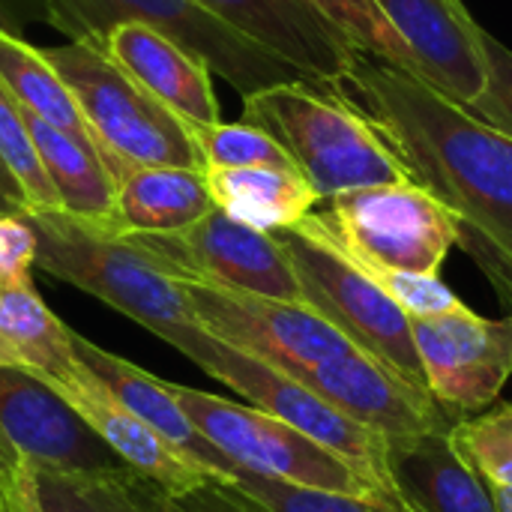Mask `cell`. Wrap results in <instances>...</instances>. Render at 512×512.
<instances>
[{
	"label": "cell",
	"instance_id": "obj_1",
	"mask_svg": "<svg viewBox=\"0 0 512 512\" xmlns=\"http://www.w3.org/2000/svg\"><path fill=\"white\" fill-rule=\"evenodd\" d=\"M327 87L396 150L414 183L456 222L462 246L512 315V138L495 132L423 78L366 51Z\"/></svg>",
	"mask_w": 512,
	"mask_h": 512
},
{
	"label": "cell",
	"instance_id": "obj_2",
	"mask_svg": "<svg viewBox=\"0 0 512 512\" xmlns=\"http://www.w3.org/2000/svg\"><path fill=\"white\" fill-rule=\"evenodd\" d=\"M36 231V267L132 318L183 357H195L207 330L195 321L183 282L132 237L63 210L27 213Z\"/></svg>",
	"mask_w": 512,
	"mask_h": 512
},
{
	"label": "cell",
	"instance_id": "obj_3",
	"mask_svg": "<svg viewBox=\"0 0 512 512\" xmlns=\"http://www.w3.org/2000/svg\"><path fill=\"white\" fill-rule=\"evenodd\" d=\"M243 120L270 132L321 201L387 183H414L387 138L342 96L285 81L243 96Z\"/></svg>",
	"mask_w": 512,
	"mask_h": 512
},
{
	"label": "cell",
	"instance_id": "obj_4",
	"mask_svg": "<svg viewBox=\"0 0 512 512\" xmlns=\"http://www.w3.org/2000/svg\"><path fill=\"white\" fill-rule=\"evenodd\" d=\"M42 51L72 90L90 138L117 180L150 165L204 168L192 126L150 96L105 48L66 42Z\"/></svg>",
	"mask_w": 512,
	"mask_h": 512
},
{
	"label": "cell",
	"instance_id": "obj_5",
	"mask_svg": "<svg viewBox=\"0 0 512 512\" xmlns=\"http://www.w3.org/2000/svg\"><path fill=\"white\" fill-rule=\"evenodd\" d=\"M273 234L291 258L303 303L327 318L363 354L378 360L411 393L435 402L426 387L411 318L327 237L315 210L297 225Z\"/></svg>",
	"mask_w": 512,
	"mask_h": 512
},
{
	"label": "cell",
	"instance_id": "obj_6",
	"mask_svg": "<svg viewBox=\"0 0 512 512\" xmlns=\"http://www.w3.org/2000/svg\"><path fill=\"white\" fill-rule=\"evenodd\" d=\"M42 18L69 42L105 45L114 24L138 21L162 30L240 96L285 81H306L279 54L225 24L198 0H42Z\"/></svg>",
	"mask_w": 512,
	"mask_h": 512
},
{
	"label": "cell",
	"instance_id": "obj_7",
	"mask_svg": "<svg viewBox=\"0 0 512 512\" xmlns=\"http://www.w3.org/2000/svg\"><path fill=\"white\" fill-rule=\"evenodd\" d=\"M171 393L189 423L219 450L225 453L240 471H252L261 477L285 480L294 486L342 492L375 498L390 507H402L396 495L384 486L369 480L351 462L339 459L300 429L288 426L285 420L255 408L237 405L213 393H201L183 384H171Z\"/></svg>",
	"mask_w": 512,
	"mask_h": 512
},
{
	"label": "cell",
	"instance_id": "obj_8",
	"mask_svg": "<svg viewBox=\"0 0 512 512\" xmlns=\"http://www.w3.org/2000/svg\"><path fill=\"white\" fill-rule=\"evenodd\" d=\"M327 237L357 264L438 276L456 246L450 210L420 183H387L327 198L315 213Z\"/></svg>",
	"mask_w": 512,
	"mask_h": 512
},
{
	"label": "cell",
	"instance_id": "obj_9",
	"mask_svg": "<svg viewBox=\"0 0 512 512\" xmlns=\"http://www.w3.org/2000/svg\"><path fill=\"white\" fill-rule=\"evenodd\" d=\"M192 363L201 366L210 378L222 381L228 390L246 396L249 405L300 429L303 435H309L312 441H318L339 459L351 462L369 480L384 486L390 495H396V489L390 483V468H387V438L378 435L375 429L345 417L342 411H336L330 402L315 396L306 384H300L288 372H282V369L210 336V333L204 336Z\"/></svg>",
	"mask_w": 512,
	"mask_h": 512
},
{
	"label": "cell",
	"instance_id": "obj_10",
	"mask_svg": "<svg viewBox=\"0 0 512 512\" xmlns=\"http://www.w3.org/2000/svg\"><path fill=\"white\" fill-rule=\"evenodd\" d=\"M126 237H132L174 279L303 303L297 273L279 237L237 222L216 204L180 231Z\"/></svg>",
	"mask_w": 512,
	"mask_h": 512
},
{
	"label": "cell",
	"instance_id": "obj_11",
	"mask_svg": "<svg viewBox=\"0 0 512 512\" xmlns=\"http://www.w3.org/2000/svg\"><path fill=\"white\" fill-rule=\"evenodd\" d=\"M195 321L216 339L288 372L300 375L327 360L357 351L327 318L306 303H288L180 279Z\"/></svg>",
	"mask_w": 512,
	"mask_h": 512
},
{
	"label": "cell",
	"instance_id": "obj_12",
	"mask_svg": "<svg viewBox=\"0 0 512 512\" xmlns=\"http://www.w3.org/2000/svg\"><path fill=\"white\" fill-rule=\"evenodd\" d=\"M411 330L426 387L447 417L480 414L498 402L512 378V315L483 318L462 306L411 318Z\"/></svg>",
	"mask_w": 512,
	"mask_h": 512
},
{
	"label": "cell",
	"instance_id": "obj_13",
	"mask_svg": "<svg viewBox=\"0 0 512 512\" xmlns=\"http://www.w3.org/2000/svg\"><path fill=\"white\" fill-rule=\"evenodd\" d=\"M0 432L39 468L132 474L99 432L39 375L0 366Z\"/></svg>",
	"mask_w": 512,
	"mask_h": 512
},
{
	"label": "cell",
	"instance_id": "obj_14",
	"mask_svg": "<svg viewBox=\"0 0 512 512\" xmlns=\"http://www.w3.org/2000/svg\"><path fill=\"white\" fill-rule=\"evenodd\" d=\"M420 63V78L468 105L486 87L483 27L462 0H375Z\"/></svg>",
	"mask_w": 512,
	"mask_h": 512
},
{
	"label": "cell",
	"instance_id": "obj_15",
	"mask_svg": "<svg viewBox=\"0 0 512 512\" xmlns=\"http://www.w3.org/2000/svg\"><path fill=\"white\" fill-rule=\"evenodd\" d=\"M234 30L288 60L309 84L342 78L357 54L354 42L333 27L309 0H198Z\"/></svg>",
	"mask_w": 512,
	"mask_h": 512
},
{
	"label": "cell",
	"instance_id": "obj_16",
	"mask_svg": "<svg viewBox=\"0 0 512 512\" xmlns=\"http://www.w3.org/2000/svg\"><path fill=\"white\" fill-rule=\"evenodd\" d=\"M48 384L99 432V438L126 462L132 474L153 483L168 498H180L210 477L201 468H195L189 459H183L144 420L126 411L78 357H75V366L63 378L48 381Z\"/></svg>",
	"mask_w": 512,
	"mask_h": 512
},
{
	"label": "cell",
	"instance_id": "obj_17",
	"mask_svg": "<svg viewBox=\"0 0 512 512\" xmlns=\"http://www.w3.org/2000/svg\"><path fill=\"white\" fill-rule=\"evenodd\" d=\"M108 57L126 69L150 96L168 105L189 126L219 123V99L213 93V72L180 42L156 27L126 21L105 36Z\"/></svg>",
	"mask_w": 512,
	"mask_h": 512
},
{
	"label": "cell",
	"instance_id": "obj_18",
	"mask_svg": "<svg viewBox=\"0 0 512 512\" xmlns=\"http://www.w3.org/2000/svg\"><path fill=\"white\" fill-rule=\"evenodd\" d=\"M72 348L75 357L108 387V393L126 408L132 411L138 420H144L153 432H159L183 459H189L195 468H201L210 477L219 480H234L237 465L219 453L192 423L189 417L180 411L171 384L153 378L150 372H144L141 366L93 345L90 339H84L81 333L72 330Z\"/></svg>",
	"mask_w": 512,
	"mask_h": 512
},
{
	"label": "cell",
	"instance_id": "obj_19",
	"mask_svg": "<svg viewBox=\"0 0 512 512\" xmlns=\"http://www.w3.org/2000/svg\"><path fill=\"white\" fill-rule=\"evenodd\" d=\"M210 207L204 168L150 165L117 180L105 228L114 234H168L198 222Z\"/></svg>",
	"mask_w": 512,
	"mask_h": 512
},
{
	"label": "cell",
	"instance_id": "obj_20",
	"mask_svg": "<svg viewBox=\"0 0 512 512\" xmlns=\"http://www.w3.org/2000/svg\"><path fill=\"white\" fill-rule=\"evenodd\" d=\"M27 114V111H24ZM39 165L57 195V207L75 219L105 225L111 219L117 177L93 141L48 126L27 114Z\"/></svg>",
	"mask_w": 512,
	"mask_h": 512
},
{
	"label": "cell",
	"instance_id": "obj_21",
	"mask_svg": "<svg viewBox=\"0 0 512 512\" xmlns=\"http://www.w3.org/2000/svg\"><path fill=\"white\" fill-rule=\"evenodd\" d=\"M207 189L219 210L267 234L297 225L321 201L297 168H207Z\"/></svg>",
	"mask_w": 512,
	"mask_h": 512
},
{
	"label": "cell",
	"instance_id": "obj_22",
	"mask_svg": "<svg viewBox=\"0 0 512 512\" xmlns=\"http://www.w3.org/2000/svg\"><path fill=\"white\" fill-rule=\"evenodd\" d=\"M0 366L27 369L45 381L75 366L72 330L42 303L33 279L0 288Z\"/></svg>",
	"mask_w": 512,
	"mask_h": 512
},
{
	"label": "cell",
	"instance_id": "obj_23",
	"mask_svg": "<svg viewBox=\"0 0 512 512\" xmlns=\"http://www.w3.org/2000/svg\"><path fill=\"white\" fill-rule=\"evenodd\" d=\"M138 474L57 471L27 465L18 492L6 498L12 512H147Z\"/></svg>",
	"mask_w": 512,
	"mask_h": 512
},
{
	"label": "cell",
	"instance_id": "obj_24",
	"mask_svg": "<svg viewBox=\"0 0 512 512\" xmlns=\"http://www.w3.org/2000/svg\"><path fill=\"white\" fill-rule=\"evenodd\" d=\"M0 84L30 117L93 141L72 90L66 87L54 63L45 57V51L24 42V36H12L3 30H0Z\"/></svg>",
	"mask_w": 512,
	"mask_h": 512
},
{
	"label": "cell",
	"instance_id": "obj_25",
	"mask_svg": "<svg viewBox=\"0 0 512 512\" xmlns=\"http://www.w3.org/2000/svg\"><path fill=\"white\" fill-rule=\"evenodd\" d=\"M333 27H339L357 51H366L408 75L420 78V63L402 33L390 24L375 0H309Z\"/></svg>",
	"mask_w": 512,
	"mask_h": 512
},
{
	"label": "cell",
	"instance_id": "obj_26",
	"mask_svg": "<svg viewBox=\"0 0 512 512\" xmlns=\"http://www.w3.org/2000/svg\"><path fill=\"white\" fill-rule=\"evenodd\" d=\"M192 135L201 150L204 171L207 168H294L282 144L270 132L246 120L240 123L219 120L207 126H192Z\"/></svg>",
	"mask_w": 512,
	"mask_h": 512
},
{
	"label": "cell",
	"instance_id": "obj_27",
	"mask_svg": "<svg viewBox=\"0 0 512 512\" xmlns=\"http://www.w3.org/2000/svg\"><path fill=\"white\" fill-rule=\"evenodd\" d=\"M0 162L27 198V213L60 210L57 195L39 165L24 108L0 84Z\"/></svg>",
	"mask_w": 512,
	"mask_h": 512
},
{
	"label": "cell",
	"instance_id": "obj_28",
	"mask_svg": "<svg viewBox=\"0 0 512 512\" xmlns=\"http://www.w3.org/2000/svg\"><path fill=\"white\" fill-rule=\"evenodd\" d=\"M456 444L489 486H512V405L495 402L450 426Z\"/></svg>",
	"mask_w": 512,
	"mask_h": 512
},
{
	"label": "cell",
	"instance_id": "obj_29",
	"mask_svg": "<svg viewBox=\"0 0 512 512\" xmlns=\"http://www.w3.org/2000/svg\"><path fill=\"white\" fill-rule=\"evenodd\" d=\"M231 483H237L246 495H252L258 504H264L270 512H402V507H390V504L375 501V498L294 486V483H285V480L240 471V468H237Z\"/></svg>",
	"mask_w": 512,
	"mask_h": 512
},
{
	"label": "cell",
	"instance_id": "obj_30",
	"mask_svg": "<svg viewBox=\"0 0 512 512\" xmlns=\"http://www.w3.org/2000/svg\"><path fill=\"white\" fill-rule=\"evenodd\" d=\"M357 264V261H354ZM375 285H381V291L396 300V306L408 315V318H432V315H444V312H456L465 303L447 288V282H441L432 273H408V270H393V267H381V264H357Z\"/></svg>",
	"mask_w": 512,
	"mask_h": 512
},
{
	"label": "cell",
	"instance_id": "obj_31",
	"mask_svg": "<svg viewBox=\"0 0 512 512\" xmlns=\"http://www.w3.org/2000/svg\"><path fill=\"white\" fill-rule=\"evenodd\" d=\"M483 60L486 87L474 102L465 105V111L492 126L495 132L512 138V51L489 30H483Z\"/></svg>",
	"mask_w": 512,
	"mask_h": 512
},
{
	"label": "cell",
	"instance_id": "obj_32",
	"mask_svg": "<svg viewBox=\"0 0 512 512\" xmlns=\"http://www.w3.org/2000/svg\"><path fill=\"white\" fill-rule=\"evenodd\" d=\"M36 267V231L27 213H0V288L30 282Z\"/></svg>",
	"mask_w": 512,
	"mask_h": 512
},
{
	"label": "cell",
	"instance_id": "obj_33",
	"mask_svg": "<svg viewBox=\"0 0 512 512\" xmlns=\"http://www.w3.org/2000/svg\"><path fill=\"white\" fill-rule=\"evenodd\" d=\"M168 501L180 512H270L252 495H246L237 483L219 480V477H207L186 495L168 498Z\"/></svg>",
	"mask_w": 512,
	"mask_h": 512
},
{
	"label": "cell",
	"instance_id": "obj_34",
	"mask_svg": "<svg viewBox=\"0 0 512 512\" xmlns=\"http://www.w3.org/2000/svg\"><path fill=\"white\" fill-rule=\"evenodd\" d=\"M42 18V0H0V30L24 36V27Z\"/></svg>",
	"mask_w": 512,
	"mask_h": 512
},
{
	"label": "cell",
	"instance_id": "obj_35",
	"mask_svg": "<svg viewBox=\"0 0 512 512\" xmlns=\"http://www.w3.org/2000/svg\"><path fill=\"white\" fill-rule=\"evenodd\" d=\"M24 468H27V462L12 450V444L0 432V495L3 498H12L18 492V483L24 477Z\"/></svg>",
	"mask_w": 512,
	"mask_h": 512
},
{
	"label": "cell",
	"instance_id": "obj_36",
	"mask_svg": "<svg viewBox=\"0 0 512 512\" xmlns=\"http://www.w3.org/2000/svg\"><path fill=\"white\" fill-rule=\"evenodd\" d=\"M0 213H27V198L0 162Z\"/></svg>",
	"mask_w": 512,
	"mask_h": 512
},
{
	"label": "cell",
	"instance_id": "obj_37",
	"mask_svg": "<svg viewBox=\"0 0 512 512\" xmlns=\"http://www.w3.org/2000/svg\"><path fill=\"white\" fill-rule=\"evenodd\" d=\"M141 498H144L147 512H180L171 501H168V495H165L162 489H156V486L147 483V480H144V486H141Z\"/></svg>",
	"mask_w": 512,
	"mask_h": 512
},
{
	"label": "cell",
	"instance_id": "obj_38",
	"mask_svg": "<svg viewBox=\"0 0 512 512\" xmlns=\"http://www.w3.org/2000/svg\"><path fill=\"white\" fill-rule=\"evenodd\" d=\"M489 489L498 504V512H512V486H489Z\"/></svg>",
	"mask_w": 512,
	"mask_h": 512
},
{
	"label": "cell",
	"instance_id": "obj_39",
	"mask_svg": "<svg viewBox=\"0 0 512 512\" xmlns=\"http://www.w3.org/2000/svg\"><path fill=\"white\" fill-rule=\"evenodd\" d=\"M0 512H12V510H9V504H6V498H3V495H0Z\"/></svg>",
	"mask_w": 512,
	"mask_h": 512
},
{
	"label": "cell",
	"instance_id": "obj_40",
	"mask_svg": "<svg viewBox=\"0 0 512 512\" xmlns=\"http://www.w3.org/2000/svg\"><path fill=\"white\" fill-rule=\"evenodd\" d=\"M402 512H414V510H408V507H405V504H402Z\"/></svg>",
	"mask_w": 512,
	"mask_h": 512
}]
</instances>
